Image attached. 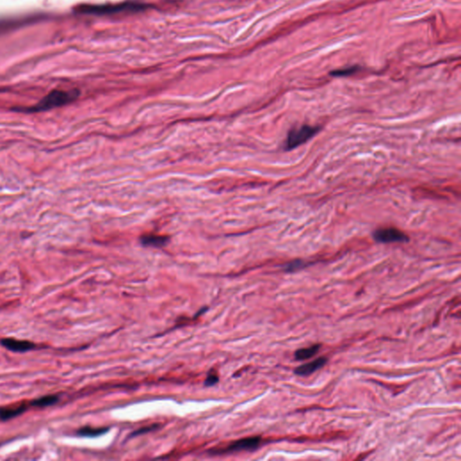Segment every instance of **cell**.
<instances>
[{
  "instance_id": "16",
  "label": "cell",
  "mask_w": 461,
  "mask_h": 461,
  "mask_svg": "<svg viewBox=\"0 0 461 461\" xmlns=\"http://www.w3.org/2000/svg\"><path fill=\"white\" fill-rule=\"evenodd\" d=\"M156 428H157V425L149 426V427H145V428H142V429H140V430H136L134 433H132V435L131 436L141 435V434H143V433H146V432H148V431L156 430Z\"/></svg>"
},
{
  "instance_id": "7",
  "label": "cell",
  "mask_w": 461,
  "mask_h": 461,
  "mask_svg": "<svg viewBox=\"0 0 461 461\" xmlns=\"http://www.w3.org/2000/svg\"><path fill=\"white\" fill-rule=\"evenodd\" d=\"M29 406H30L29 403L28 404L22 403V404H17V405L0 407V420L8 421V420L16 418L17 416L21 415L22 414L26 413Z\"/></svg>"
},
{
  "instance_id": "8",
  "label": "cell",
  "mask_w": 461,
  "mask_h": 461,
  "mask_svg": "<svg viewBox=\"0 0 461 461\" xmlns=\"http://www.w3.org/2000/svg\"><path fill=\"white\" fill-rule=\"evenodd\" d=\"M327 363V357H320L318 358L315 359L314 361L312 362L306 363V364H304V365H301L298 368H296L295 369V375L297 376H309L311 375L312 373L316 372V370L320 369V368H322L325 364Z\"/></svg>"
},
{
  "instance_id": "12",
  "label": "cell",
  "mask_w": 461,
  "mask_h": 461,
  "mask_svg": "<svg viewBox=\"0 0 461 461\" xmlns=\"http://www.w3.org/2000/svg\"><path fill=\"white\" fill-rule=\"evenodd\" d=\"M108 430V428H104V427H101V428H94V427L85 426V427H82V428H80L79 430H77V434H78V436H81V437L94 438V437H98V436L104 434V433H106Z\"/></svg>"
},
{
  "instance_id": "3",
  "label": "cell",
  "mask_w": 461,
  "mask_h": 461,
  "mask_svg": "<svg viewBox=\"0 0 461 461\" xmlns=\"http://www.w3.org/2000/svg\"><path fill=\"white\" fill-rule=\"evenodd\" d=\"M320 126H313V125H304L294 127L287 133L285 142H284V150H291L297 148L298 146L306 143V142L311 140L320 131Z\"/></svg>"
},
{
  "instance_id": "5",
  "label": "cell",
  "mask_w": 461,
  "mask_h": 461,
  "mask_svg": "<svg viewBox=\"0 0 461 461\" xmlns=\"http://www.w3.org/2000/svg\"><path fill=\"white\" fill-rule=\"evenodd\" d=\"M261 442V438L259 436H253L244 438L241 440L233 441L230 445L227 446L225 449L222 451H217L215 453H230V452H239V451H255L259 448Z\"/></svg>"
},
{
  "instance_id": "11",
  "label": "cell",
  "mask_w": 461,
  "mask_h": 461,
  "mask_svg": "<svg viewBox=\"0 0 461 461\" xmlns=\"http://www.w3.org/2000/svg\"><path fill=\"white\" fill-rule=\"evenodd\" d=\"M321 345L315 344L311 347L304 348L297 350L295 353V358L296 360H306L310 357H314L316 353L320 351Z\"/></svg>"
},
{
  "instance_id": "14",
  "label": "cell",
  "mask_w": 461,
  "mask_h": 461,
  "mask_svg": "<svg viewBox=\"0 0 461 461\" xmlns=\"http://www.w3.org/2000/svg\"><path fill=\"white\" fill-rule=\"evenodd\" d=\"M304 266H305L304 261H302V260H295V261H293V262H290V263L286 264V266L285 267V271H287V272H294L295 270L304 268Z\"/></svg>"
},
{
  "instance_id": "9",
  "label": "cell",
  "mask_w": 461,
  "mask_h": 461,
  "mask_svg": "<svg viewBox=\"0 0 461 461\" xmlns=\"http://www.w3.org/2000/svg\"><path fill=\"white\" fill-rule=\"evenodd\" d=\"M170 241L169 236L157 235V234H146L141 237V244L143 246L161 248L164 247Z\"/></svg>"
},
{
  "instance_id": "2",
  "label": "cell",
  "mask_w": 461,
  "mask_h": 461,
  "mask_svg": "<svg viewBox=\"0 0 461 461\" xmlns=\"http://www.w3.org/2000/svg\"><path fill=\"white\" fill-rule=\"evenodd\" d=\"M150 8V5L139 2H124L111 5H80L76 7L77 13L91 16H109L125 12H140Z\"/></svg>"
},
{
  "instance_id": "13",
  "label": "cell",
  "mask_w": 461,
  "mask_h": 461,
  "mask_svg": "<svg viewBox=\"0 0 461 461\" xmlns=\"http://www.w3.org/2000/svg\"><path fill=\"white\" fill-rule=\"evenodd\" d=\"M359 69L360 68L358 67V66L343 68V69H340V70L332 71L330 74L333 77H347V76L353 75L354 73L357 72V71H359Z\"/></svg>"
},
{
  "instance_id": "15",
  "label": "cell",
  "mask_w": 461,
  "mask_h": 461,
  "mask_svg": "<svg viewBox=\"0 0 461 461\" xmlns=\"http://www.w3.org/2000/svg\"><path fill=\"white\" fill-rule=\"evenodd\" d=\"M218 380H219V378H218L217 375L212 370L210 373H208V378L206 379L205 385L208 386V387H211V386H213V385L217 383Z\"/></svg>"
},
{
  "instance_id": "10",
  "label": "cell",
  "mask_w": 461,
  "mask_h": 461,
  "mask_svg": "<svg viewBox=\"0 0 461 461\" xmlns=\"http://www.w3.org/2000/svg\"><path fill=\"white\" fill-rule=\"evenodd\" d=\"M60 401V396L57 394H50V395H45L39 398L32 400L29 402L30 406H36V407H47L51 406L53 404H57Z\"/></svg>"
},
{
  "instance_id": "1",
  "label": "cell",
  "mask_w": 461,
  "mask_h": 461,
  "mask_svg": "<svg viewBox=\"0 0 461 461\" xmlns=\"http://www.w3.org/2000/svg\"><path fill=\"white\" fill-rule=\"evenodd\" d=\"M79 91L78 89L72 90H52L43 99H41L36 105L26 107V108H16V111L23 113H39L44 112L51 109L57 108L72 103L78 99Z\"/></svg>"
},
{
  "instance_id": "4",
  "label": "cell",
  "mask_w": 461,
  "mask_h": 461,
  "mask_svg": "<svg viewBox=\"0 0 461 461\" xmlns=\"http://www.w3.org/2000/svg\"><path fill=\"white\" fill-rule=\"evenodd\" d=\"M372 236L377 243L380 244L407 243L409 241V237L404 232L394 227L378 229L374 232Z\"/></svg>"
},
{
  "instance_id": "6",
  "label": "cell",
  "mask_w": 461,
  "mask_h": 461,
  "mask_svg": "<svg viewBox=\"0 0 461 461\" xmlns=\"http://www.w3.org/2000/svg\"><path fill=\"white\" fill-rule=\"evenodd\" d=\"M1 345L3 347L13 352V353H25L27 352H31L35 350L37 345L34 342H29V341H22V340H16L13 338H5L1 340Z\"/></svg>"
}]
</instances>
